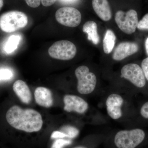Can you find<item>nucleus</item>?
I'll use <instances>...</instances> for the list:
<instances>
[{"label":"nucleus","mask_w":148,"mask_h":148,"mask_svg":"<svg viewBox=\"0 0 148 148\" xmlns=\"http://www.w3.org/2000/svg\"><path fill=\"white\" fill-rule=\"evenodd\" d=\"M6 119L14 128L27 132H38L42 126V117L38 111L33 109H23L17 106L9 109Z\"/></svg>","instance_id":"nucleus-1"},{"label":"nucleus","mask_w":148,"mask_h":148,"mask_svg":"<svg viewBox=\"0 0 148 148\" xmlns=\"http://www.w3.org/2000/svg\"><path fill=\"white\" fill-rule=\"evenodd\" d=\"M145 136V132L140 128L122 130L115 135L114 143L117 148H135L143 143Z\"/></svg>","instance_id":"nucleus-2"},{"label":"nucleus","mask_w":148,"mask_h":148,"mask_svg":"<svg viewBox=\"0 0 148 148\" xmlns=\"http://www.w3.org/2000/svg\"><path fill=\"white\" fill-rule=\"evenodd\" d=\"M28 23L27 15L18 11L8 12L0 16V29L5 33L16 32L26 27Z\"/></svg>","instance_id":"nucleus-3"},{"label":"nucleus","mask_w":148,"mask_h":148,"mask_svg":"<svg viewBox=\"0 0 148 148\" xmlns=\"http://www.w3.org/2000/svg\"><path fill=\"white\" fill-rule=\"evenodd\" d=\"M77 79V90L82 95H87L93 93L97 85V80L94 73L90 71L86 66L78 67L75 71Z\"/></svg>","instance_id":"nucleus-4"},{"label":"nucleus","mask_w":148,"mask_h":148,"mask_svg":"<svg viewBox=\"0 0 148 148\" xmlns=\"http://www.w3.org/2000/svg\"><path fill=\"white\" fill-rule=\"evenodd\" d=\"M117 25L123 33L130 35L135 33L139 22L138 14L136 10L130 9L126 12L119 10L115 15Z\"/></svg>","instance_id":"nucleus-5"},{"label":"nucleus","mask_w":148,"mask_h":148,"mask_svg":"<svg viewBox=\"0 0 148 148\" xmlns=\"http://www.w3.org/2000/svg\"><path fill=\"white\" fill-rule=\"evenodd\" d=\"M48 53L55 59L69 61L75 56L77 48L71 42L63 40L54 43L49 49Z\"/></svg>","instance_id":"nucleus-6"},{"label":"nucleus","mask_w":148,"mask_h":148,"mask_svg":"<svg viewBox=\"0 0 148 148\" xmlns=\"http://www.w3.org/2000/svg\"><path fill=\"white\" fill-rule=\"evenodd\" d=\"M121 77L128 81L135 87L143 88L146 84V79L141 66L135 64L125 65L121 71Z\"/></svg>","instance_id":"nucleus-7"},{"label":"nucleus","mask_w":148,"mask_h":148,"mask_svg":"<svg viewBox=\"0 0 148 148\" xmlns=\"http://www.w3.org/2000/svg\"><path fill=\"white\" fill-rule=\"evenodd\" d=\"M56 19L59 24L66 27H75L81 22L82 15L76 8L73 7H63L56 11Z\"/></svg>","instance_id":"nucleus-8"},{"label":"nucleus","mask_w":148,"mask_h":148,"mask_svg":"<svg viewBox=\"0 0 148 148\" xmlns=\"http://www.w3.org/2000/svg\"><path fill=\"white\" fill-rule=\"evenodd\" d=\"M124 104V98L119 93L112 92L108 95L106 101V110L111 119L118 120L122 118Z\"/></svg>","instance_id":"nucleus-9"},{"label":"nucleus","mask_w":148,"mask_h":148,"mask_svg":"<svg viewBox=\"0 0 148 148\" xmlns=\"http://www.w3.org/2000/svg\"><path fill=\"white\" fill-rule=\"evenodd\" d=\"M64 110L68 112L84 114L89 109L88 103L83 98L74 95H66L64 98Z\"/></svg>","instance_id":"nucleus-10"},{"label":"nucleus","mask_w":148,"mask_h":148,"mask_svg":"<svg viewBox=\"0 0 148 148\" xmlns=\"http://www.w3.org/2000/svg\"><path fill=\"white\" fill-rule=\"evenodd\" d=\"M139 50L136 43L125 42L120 43L114 51L112 58L115 61H120L135 54Z\"/></svg>","instance_id":"nucleus-11"},{"label":"nucleus","mask_w":148,"mask_h":148,"mask_svg":"<svg viewBox=\"0 0 148 148\" xmlns=\"http://www.w3.org/2000/svg\"><path fill=\"white\" fill-rule=\"evenodd\" d=\"M92 6L95 13L103 21L110 20L112 10L108 0H92Z\"/></svg>","instance_id":"nucleus-12"},{"label":"nucleus","mask_w":148,"mask_h":148,"mask_svg":"<svg viewBox=\"0 0 148 148\" xmlns=\"http://www.w3.org/2000/svg\"><path fill=\"white\" fill-rule=\"evenodd\" d=\"M34 97L36 103L39 106L46 108H50L53 106L52 93L47 88L37 87L35 90Z\"/></svg>","instance_id":"nucleus-13"},{"label":"nucleus","mask_w":148,"mask_h":148,"mask_svg":"<svg viewBox=\"0 0 148 148\" xmlns=\"http://www.w3.org/2000/svg\"><path fill=\"white\" fill-rule=\"evenodd\" d=\"M13 90L20 101L24 104H29L32 101V93L26 82L17 80L13 85Z\"/></svg>","instance_id":"nucleus-14"},{"label":"nucleus","mask_w":148,"mask_h":148,"mask_svg":"<svg viewBox=\"0 0 148 148\" xmlns=\"http://www.w3.org/2000/svg\"><path fill=\"white\" fill-rule=\"evenodd\" d=\"M83 32L88 34V39L97 45L100 42V38L97 31V25L94 21H88L84 24Z\"/></svg>","instance_id":"nucleus-15"},{"label":"nucleus","mask_w":148,"mask_h":148,"mask_svg":"<svg viewBox=\"0 0 148 148\" xmlns=\"http://www.w3.org/2000/svg\"><path fill=\"white\" fill-rule=\"evenodd\" d=\"M116 37L113 32L110 29L106 31L103 40V48L104 52L109 54L113 49L115 44Z\"/></svg>","instance_id":"nucleus-16"},{"label":"nucleus","mask_w":148,"mask_h":148,"mask_svg":"<svg viewBox=\"0 0 148 148\" xmlns=\"http://www.w3.org/2000/svg\"><path fill=\"white\" fill-rule=\"evenodd\" d=\"M20 40L21 37L19 35H12L10 36L4 47V50L6 53H12L16 50Z\"/></svg>","instance_id":"nucleus-17"},{"label":"nucleus","mask_w":148,"mask_h":148,"mask_svg":"<svg viewBox=\"0 0 148 148\" xmlns=\"http://www.w3.org/2000/svg\"><path fill=\"white\" fill-rule=\"evenodd\" d=\"M60 131L64 132L66 137L70 139H74L79 135V131L76 127L70 125H65L60 128Z\"/></svg>","instance_id":"nucleus-18"},{"label":"nucleus","mask_w":148,"mask_h":148,"mask_svg":"<svg viewBox=\"0 0 148 148\" xmlns=\"http://www.w3.org/2000/svg\"><path fill=\"white\" fill-rule=\"evenodd\" d=\"M72 143L71 140L62 139H57L52 144L51 148H63L65 146L71 145Z\"/></svg>","instance_id":"nucleus-19"},{"label":"nucleus","mask_w":148,"mask_h":148,"mask_svg":"<svg viewBox=\"0 0 148 148\" xmlns=\"http://www.w3.org/2000/svg\"><path fill=\"white\" fill-rule=\"evenodd\" d=\"M13 76V73L9 69L0 70V80H6L10 79Z\"/></svg>","instance_id":"nucleus-20"},{"label":"nucleus","mask_w":148,"mask_h":148,"mask_svg":"<svg viewBox=\"0 0 148 148\" xmlns=\"http://www.w3.org/2000/svg\"><path fill=\"white\" fill-rule=\"evenodd\" d=\"M137 28L140 30H148V13L139 21Z\"/></svg>","instance_id":"nucleus-21"},{"label":"nucleus","mask_w":148,"mask_h":148,"mask_svg":"<svg viewBox=\"0 0 148 148\" xmlns=\"http://www.w3.org/2000/svg\"><path fill=\"white\" fill-rule=\"evenodd\" d=\"M141 68L143 70L146 79L148 81V56L142 61Z\"/></svg>","instance_id":"nucleus-22"},{"label":"nucleus","mask_w":148,"mask_h":148,"mask_svg":"<svg viewBox=\"0 0 148 148\" xmlns=\"http://www.w3.org/2000/svg\"><path fill=\"white\" fill-rule=\"evenodd\" d=\"M141 116L145 119H148V101L144 103L140 110Z\"/></svg>","instance_id":"nucleus-23"},{"label":"nucleus","mask_w":148,"mask_h":148,"mask_svg":"<svg viewBox=\"0 0 148 148\" xmlns=\"http://www.w3.org/2000/svg\"><path fill=\"white\" fill-rule=\"evenodd\" d=\"M27 4L29 6L33 8H36L39 6L40 0H25Z\"/></svg>","instance_id":"nucleus-24"},{"label":"nucleus","mask_w":148,"mask_h":148,"mask_svg":"<svg viewBox=\"0 0 148 148\" xmlns=\"http://www.w3.org/2000/svg\"><path fill=\"white\" fill-rule=\"evenodd\" d=\"M66 137V135L64 132L59 131H54L52 133L51 135V138L53 139H56V138H59V139H62V138H65Z\"/></svg>","instance_id":"nucleus-25"},{"label":"nucleus","mask_w":148,"mask_h":148,"mask_svg":"<svg viewBox=\"0 0 148 148\" xmlns=\"http://www.w3.org/2000/svg\"><path fill=\"white\" fill-rule=\"evenodd\" d=\"M56 0H40L41 3L44 6L49 7L55 3Z\"/></svg>","instance_id":"nucleus-26"},{"label":"nucleus","mask_w":148,"mask_h":148,"mask_svg":"<svg viewBox=\"0 0 148 148\" xmlns=\"http://www.w3.org/2000/svg\"><path fill=\"white\" fill-rule=\"evenodd\" d=\"M145 46L146 52H147V54L148 55V37L146 40L145 43Z\"/></svg>","instance_id":"nucleus-27"},{"label":"nucleus","mask_w":148,"mask_h":148,"mask_svg":"<svg viewBox=\"0 0 148 148\" xmlns=\"http://www.w3.org/2000/svg\"><path fill=\"white\" fill-rule=\"evenodd\" d=\"M3 5V0H0V10L2 8Z\"/></svg>","instance_id":"nucleus-28"},{"label":"nucleus","mask_w":148,"mask_h":148,"mask_svg":"<svg viewBox=\"0 0 148 148\" xmlns=\"http://www.w3.org/2000/svg\"><path fill=\"white\" fill-rule=\"evenodd\" d=\"M74 148H87L86 147H83V146H79V147H75Z\"/></svg>","instance_id":"nucleus-29"},{"label":"nucleus","mask_w":148,"mask_h":148,"mask_svg":"<svg viewBox=\"0 0 148 148\" xmlns=\"http://www.w3.org/2000/svg\"><path fill=\"white\" fill-rule=\"evenodd\" d=\"M64 1H73V0H64Z\"/></svg>","instance_id":"nucleus-30"}]
</instances>
